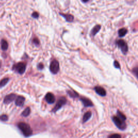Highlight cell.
<instances>
[{
  "label": "cell",
  "mask_w": 138,
  "mask_h": 138,
  "mask_svg": "<svg viewBox=\"0 0 138 138\" xmlns=\"http://www.w3.org/2000/svg\"><path fill=\"white\" fill-rule=\"evenodd\" d=\"M39 14L37 12H34L31 15V16L34 18H38L39 17Z\"/></svg>",
  "instance_id": "obj_23"
},
{
  "label": "cell",
  "mask_w": 138,
  "mask_h": 138,
  "mask_svg": "<svg viewBox=\"0 0 138 138\" xmlns=\"http://www.w3.org/2000/svg\"><path fill=\"white\" fill-rule=\"evenodd\" d=\"M94 90L95 92H96L97 94H98L99 96H102V97H104L106 95V92L104 88H103L101 86H96L94 88Z\"/></svg>",
  "instance_id": "obj_10"
},
{
  "label": "cell",
  "mask_w": 138,
  "mask_h": 138,
  "mask_svg": "<svg viewBox=\"0 0 138 138\" xmlns=\"http://www.w3.org/2000/svg\"><path fill=\"white\" fill-rule=\"evenodd\" d=\"M1 62L0 61V68H1Z\"/></svg>",
  "instance_id": "obj_27"
},
{
  "label": "cell",
  "mask_w": 138,
  "mask_h": 138,
  "mask_svg": "<svg viewBox=\"0 0 138 138\" xmlns=\"http://www.w3.org/2000/svg\"><path fill=\"white\" fill-rule=\"evenodd\" d=\"M127 33V30L126 28H121L118 31V35L120 37H124Z\"/></svg>",
  "instance_id": "obj_16"
},
{
  "label": "cell",
  "mask_w": 138,
  "mask_h": 138,
  "mask_svg": "<svg viewBox=\"0 0 138 138\" xmlns=\"http://www.w3.org/2000/svg\"><path fill=\"white\" fill-rule=\"evenodd\" d=\"M16 98V95L15 94L11 93L6 96L4 99V103L8 104L12 102Z\"/></svg>",
  "instance_id": "obj_9"
},
{
  "label": "cell",
  "mask_w": 138,
  "mask_h": 138,
  "mask_svg": "<svg viewBox=\"0 0 138 138\" xmlns=\"http://www.w3.org/2000/svg\"><path fill=\"white\" fill-rule=\"evenodd\" d=\"M133 72L134 73V74L135 75L136 77H137V73H138V69L137 68H135L134 69H133Z\"/></svg>",
  "instance_id": "obj_26"
},
{
  "label": "cell",
  "mask_w": 138,
  "mask_h": 138,
  "mask_svg": "<svg viewBox=\"0 0 138 138\" xmlns=\"http://www.w3.org/2000/svg\"><path fill=\"white\" fill-rule=\"evenodd\" d=\"M30 112H31V110H30V107H28L23 111V112L21 114V115L24 117H27L30 115Z\"/></svg>",
  "instance_id": "obj_18"
},
{
  "label": "cell",
  "mask_w": 138,
  "mask_h": 138,
  "mask_svg": "<svg viewBox=\"0 0 138 138\" xmlns=\"http://www.w3.org/2000/svg\"><path fill=\"white\" fill-rule=\"evenodd\" d=\"M101 29V25H97L93 27L91 31V35L92 36H96L97 33L100 31Z\"/></svg>",
  "instance_id": "obj_13"
},
{
  "label": "cell",
  "mask_w": 138,
  "mask_h": 138,
  "mask_svg": "<svg viewBox=\"0 0 138 138\" xmlns=\"http://www.w3.org/2000/svg\"><path fill=\"white\" fill-rule=\"evenodd\" d=\"M50 72L54 74H56L59 71V64L58 61L55 59L52 60L50 65Z\"/></svg>",
  "instance_id": "obj_5"
},
{
  "label": "cell",
  "mask_w": 138,
  "mask_h": 138,
  "mask_svg": "<svg viewBox=\"0 0 138 138\" xmlns=\"http://www.w3.org/2000/svg\"><path fill=\"white\" fill-rule=\"evenodd\" d=\"M92 116V112L90 111H88L85 113V115L83 118V122L85 123V122L87 121Z\"/></svg>",
  "instance_id": "obj_14"
},
{
  "label": "cell",
  "mask_w": 138,
  "mask_h": 138,
  "mask_svg": "<svg viewBox=\"0 0 138 138\" xmlns=\"http://www.w3.org/2000/svg\"><path fill=\"white\" fill-rule=\"evenodd\" d=\"M1 48L2 50L6 51L8 49V43L5 40H2L1 42Z\"/></svg>",
  "instance_id": "obj_17"
},
{
  "label": "cell",
  "mask_w": 138,
  "mask_h": 138,
  "mask_svg": "<svg viewBox=\"0 0 138 138\" xmlns=\"http://www.w3.org/2000/svg\"><path fill=\"white\" fill-rule=\"evenodd\" d=\"M126 119V116L119 110L117 111V116L112 117V120L113 122L115 123V125L118 128L121 130H124L126 127V124L125 122Z\"/></svg>",
  "instance_id": "obj_1"
},
{
  "label": "cell",
  "mask_w": 138,
  "mask_h": 138,
  "mask_svg": "<svg viewBox=\"0 0 138 138\" xmlns=\"http://www.w3.org/2000/svg\"><path fill=\"white\" fill-rule=\"evenodd\" d=\"M66 92H67L69 96L72 98H76L79 97V94L75 91H74V90L73 91H70V90H68V91H66Z\"/></svg>",
  "instance_id": "obj_15"
},
{
  "label": "cell",
  "mask_w": 138,
  "mask_h": 138,
  "mask_svg": "<svg viewBox=\"0 0 138 138\" xmlns=\"http://www.w3.org/2000/svg\"><path fill=\"white\" fill-rule=\"evenodd\" d=\"M116 43L118 47L121 50L122 53L123 55H126L128 51V45L126 42L122 40H119L117 41Z\"/></svg>",
  "instance_id": "obj_3"
},
{
  "label": "cell",
  "mask_w": 138,
  "mask_h": 138,
  "mask_svg": "<svg viewBox=\"0 0 138 138\" xmlns=\"http://www.w3.org/2000/svg\"><path fill=\"white\" fill-rule=\"evenodd\" d=\"M13 70L16 71L17 73L20 74H22L25 72L26 70V64L22 62L18 63L14 65Z\"/></svg>",
  "instance_id": "obj_4"
},
{
  "label": "cell",
  "mask_w": 138,
  "mask_h": 138,
  "mask_svg": "<svg viewBox=\"0 0 138 138\" xmlns=\"http://www.w3.org/2000/svg\"><path fill=\"white\" fill-rule=\"evenodd\" d=\"M25 102V98L23 96H18L15 101V104L17 106H23Z\"/></svg>",
  "instance_id": "obj_11"
},
{
  "label": "cell",
  "mask_w": 138,
  "mask_h": 138,
  "mask_svg": "<svg viewBox=\"0 0 138 138\" xmlns=\"http://www.w3.org/2000/svg\"><path fill=\"white\" fill-rule=\"evenodd\" d=\"M18 128L22 132V134L26 137H29L32 134V130L31 128L26 122H20L17 125Z\"/></svg>",
  "instance_id": "obj_2"
},
{
  "label": "cell",
  "mask_w": 138,
  "mask_h": 138,
  "mask_svg": "<svg viewBox=\"0 0 138 138\" xmlns=\"http://www.w3.org/2000/svg\"><path fill=\"white\" fill-rule=\"evenodd\" d=\"M32 42H33V43H34L37 46H38L40 45V41L38 40L37 39H36H36H34V40H33Z\"/></svg>",
  "instance_id": "obj_21"
},
{
  "label": "cell",
  "mask_w": 138,
  "mask_h": 138,
  "mask_svg": "<svg viewBox=\"0 0 138 138\" xmlns=\"http://www.w3.org/2000/svg\"><path fill=\"white\" fill-rule=\"evenodd\" d=\"M37 69L39 70H42V69H43L44 68V65L42 63H39V64L37 65Z\"/></svg>",
  "instance_id": "obj_25"
},
{
  "label": "cell",
  "mask_w": 138,
  "mask_h": 138,
  "mask_svg": "<svg viewBox=\"0 0 138 138\" xmlns=\"http://www.w3.org/2000/svg\"><path fill=\"white\" fill-rule=\"evenodd\" d=\"M67 103V100H66V98L64 97H60L56 105V106L54 107V108L52 109V112H56L58 110H59V109H60L61 107H62L63 106H64Z\"/></svg>",
  "instance_id": "obj_6"
},
{
  "label": "cell",
  "mask_w": 138,
  "mask_h": 138,
  "mask_svg": "<svg viewBox=\"0 0 138 138\" xmlns=\"http://www.w3.org/2000/svg\"><path fill=\"white\" fill-rule=\"evenodd\" d=\"M60 15L62 16L65 19L66 21L67 22H72L73 20H74V17L71 14H64L62 13H59Z\"/></svg>",
  "instance_id": "obj_12"
},
{
  "label": "cell",
  "mask_w": 138,
  "mask_h": 138,
  "mask_svg": "<svg viewBox=\"0 0 138 138\" xmlns=\"http://www.w3.org/2000/svg\"><path fill=\"white\" fill-rule=\"evenodd\" d=\"M0 120L3 121H6L8 120V117L6 115H2L0 116Z\"/></svg>",
  "instance_id": "obj_20"
},
{
  "label": "cell",
  "mask_w": 138,
  "mask_h": 138,
  "mask_svg": "<svg viewBox=\"0 0 138 138\" xmlns=\"http://www.w3.org/2000/svg\"><path fill=\"white\" fill-rule=\"evenodd\" d=\"M45 101H46V102L49 104H54L56 101L55 97L54 95V94L52 93H50V92L46 93V94L45 95Z\"/></svg>",
  "instance_id": "obj_7"
},
{
  "label": "cell",
  "mask_w": 138,
  "mask_h": 138,
  "mask_svg": "<svg viewBox=\"0 0 138 138\" xmlns=\"http://www.w3.org/2000/svg\"><path fill=\"white\" fill-rule=\"evenodd\" d=\"M9 78H4V79H3L2 80H1V81H0V88H1V87L5 86V85L9 82Z\"/></svg>",
  "instance_id": "obj_19"
},
{
  "label": "cell",
  "mask_w": 138,
  "mask_h": 138,
  "mask_svg": "<svg viewBox=\"0 0 138 138\" xmlns=\"http://www.w3.org/2000/svg\"><path fill=\"white\" fill-rule=\"evenodd\" d=\"M114 66L117 69H120V65L117 60H115L114 61Z\"/></svg>",
  "instance_id": "obj_22"
},
{
  "label": "cell",
  "mask_w": 138,
  "mask_h": 138,
  "mask_svg": "<svg viewBox=\"0 0 138 138\" xmlns=\"http://www.w3.org/2000/svg\"><path fill=\"white\" fill-rule=\"evenodd\" d=\"M108 138H121V136L118 134H114L109 136Z\"/></svg>",
  "instance_id": "obj_24"
},
{
  "label": "cell",
  "mask_w": 138,
  "mask_h": 138,
  "mask_svg": "<svg viewBox=\"0 0 138 138\" xmlns=\"http://www.w3.org/2000/svg\"><path fill=\"white\" fill-rule=\"evenodd\" d=\"M80 101L83 103L85 107H93L94 106L92 101L87 98L82 97L80 98Z\"/></svg>",
  "instance_id": "obj_8"
}]
</instances>
